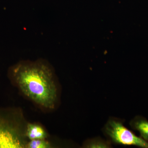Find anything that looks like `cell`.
I'll return each instance as SVG.
<instances>
[{"instance_id":"obj_1","label":"cell","mask_w":148,"mask_h":148,"mask_svg":"<svg viewBox=\"0 0 148 148\" xmlns=\"http://www.w3.org/2000/svg\"><path fill=\"white\" fill-rule=\"evenodd\" d=\"M8 77L21 94L39 108L52 110L58 99L54 69L44 59L21 61L9 68Z\"/></svg>"},{"instance_id":"obj_2","label":"cell","mask_w":148,"mask_h":148,"mask_svg":"<svg viewBox=\"0 0 148 148\" xmlns=\"http://www.w3.org/2000/svg\"><path fill=\"white\" fill-rule=\"evenodd\" d=\"M14 114L12 110H0V148H26V137L16 123Z\"/></svg>"},{"instance_id":"obj_3","label":"cell","mask_w":148,"mask_h":148,"mask_svg":"<svg viewBox=\"0 0 148 148\" xmlns=\"http://www.w3.org/2000/svg\"><path fill=\"white\" fill-rule=\"evenodd\" d=\"M103 131L111 143L124 146H135L148 148V142L138 137L125 126L121 120L110 118Z\"/></svg>"},{"instance_id":"obj_4","label":"cell","mask_w":148,"mask_h":148,"mask_svg":"<svg viewBox=\"0 0 148 148\" xmlns=\"http://www.w3.org/2000/svg\"><path fill=\"white\" fill-rule=\"evenodd\" d=\"M25 136L29 140L38 139H46L47 132L42 126L38 123H29L27 125Z\"/></svg>"},{"instance_id":"obj_5","label":"cell","mask_w":148,"mask_h":148,"mask_svg":"<svg viewBox=\"0 0 148 148\" xmlns=\"http://www.w3.org/2000/svg\"><path fill=\"white\" fill-rule=\"evenodd\" d=\"M132 129L140 132L141 138L148 142V121L143 117H135L130 123Z\"/></svg>"},{"instance_id":"obj_6","label":"cell","mask_w":148,"mask_h":148,"mask_svg":"<svg viewBox=\"0 0 148 148\" xmlns=\"http://www.w3.org/2000/svg\"><path fill=\"white\" fill-rule=\"evenodd\" d=\"M83 146L86 148H110L112 147L110 141L104 140L100 137L86 140Z\"/></svg>"},{"instance_id":"obj_7","label":"cell","mask_w":148,"mask_h":148,"mask_svg":"<svg viewBox=\"0 0 148 148\" xmlns=\"http://www.w3.org/2000/svg\"><path fill=\"white\" fill-rule=\"evenodd\" d=\"M51 147V143L46 139L29 140L27 142L26 148H49Z\"/></svg>"}]
</instances>
